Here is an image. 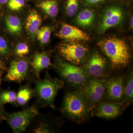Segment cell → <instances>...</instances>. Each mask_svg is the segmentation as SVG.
Returning a JSON list of instances; mask_svg holds the SVG:
<instances>
[{
	"label": "cell",
	"mask_w": 133,
	"mask_h": 133,
	"mask_svg": "<svg viewBox=\"0 0 133 133\" xmlns=\"http://www.w3.org/2000/svg\"><path fill=\"white\" fill-rule=\"evenodd\" d=\"M38 7L51 17L56 16L58 14L57 3L55 0H47L41 3Z\"/></svg>",
	"instance_id": "d6986e66"
},
{
	"label": "cell",
	"mask_w": 133,
	"mask_h": 133,
	"mask_svg": "<svg viewBox=\"0 0 133 133\" xmlns=\"http://www.w3.org/2000/svg\"><path fill=\"white\" fill-rule=\"evenodd\" d=\"M8 0H0V5H4L8 2Z\"/></svg>",
	"instance_id": "f1b7e54d"
},
{
	"label": "cell",
	"mask_w": 133,
	"mask_h": 133,
	"mask_svg": "<svg viewBox=\"0 0 133 133\" xmlns=\"http://www.w3.org/2000/svg\"><path fill=\"white\" fill-rule=\"evenodd\" d=\"M133 17L132 16V17H131V21H130V25H131V28H133Z\"/></svg>",
	"instance_id": "f546056e"
},
{
	"label": "cell",
	"mask_w": 133,
	"mask_h": 133,
	"mask_svg": "<svg viewBox=\"0 0 133 133\" xmlns=\"http://www.w3.org/2000/svg\"><path fill=\"white\" fill-rule=\"evenodd\" d=\"M133 100V74L131 72L125 79L123 102L127 106L132 103Z\"/></svg>",
	"instance_id": "ac0fdd59"
},
{
	"label": "cell",
	"mask_w": 133,
	"mask_h": 133,
	"mask_svg": "<svg viewBox=\"0 0 133 133\" xmlns=\"http://www.w3.org/2000/svg\"><path fill=\"white\" fill-rule=\"evenodd\" d=\"M125 81L123 76H115L106 79L105 97L107 101L123 102Z\"/></svg>",
	"instance_id": "9c48e42d"
},
{
	"label": "cell",
	"mask_w": 133,
	"mask_h": 133,
	"mask_svg": "<svg viewBox=\"0 0 133 133\" xmlns=\"http://www.w3.org/2000/svg\"><path fill=\"white\" fill-rule=\"evenodd\" d=\"M107 79L90 78L79 89L92 111L102 101L105 94Z\"/></svg>",
	"instance_id": "277c9868"
},
{
	"label": "cell",
	"mask_w": 133,
	"mask_h": 133,
	"mask_svg": "<svg viewBox=\"0 0 133 133\" xmlns=\"http://www.w3.org/2000/svg\"><path fill=\"white\" fill-rule=\"evenodd\" d=\"M31 92L29 88H23L20 90L16 95V101L18 104L23 105L30 99Z\"/></svg>",
	"instance_id": "44dd1931"
},
{
	"label": "cell",
	"mask_w": 133,
	"mask_h": 133,
	"mask_svg": "<svg viewBox=\"0 0 133 133\" xmlns=\"http://www.w3.org/2000/svg\"><path fill=\"white\" fill-rule=\"evenodd\" d=\"M7 29L10 33L15 35H18L22 30V24L20 19L14 15L8 16L5 21Z\"/></svg>",
	"instance_id": "e0dca14e"
},
{
	"label": "cell",
	"mask_w": 133,
	"mask_h": 133,
	"mask_svg": "<svg viewBox=\"0 0 133 133\" xmlns=\"http://www.w3.org/2000/svg\"><path fill=\"white\" fill-rule=\"evenodd\" d=\"M2 110L1 106L0 105V115H2Z\"/></svg>",
	"instance_id": "836d02e7"
},
{
	"label": "cell",
	"mask_w": 133,
	"mask_h": 133,
	"mask_svg": "<svg viewBox=\"0 0 133 133\" xmlns=\"http://www.w3.org/2000/svg\"><path fill=\"white\" fill-rule=\"evenodd\" d=\"M16 94L12 91H6L0 94V105L13 103L16 100Z\"/></svg>",
	"instance_id": "7402d4cb"
},
{
	"label": "cell",
	"mask_w": 133,
	"mask_h": 133,
	"mask_svg": "<svg viewBox=\"0 0 133 133\" xmlns=\"http://www.w3.org/2000/svg\"><path fill=\"white\" fill-rule=\"evenodd\" d=\"M8 6L13 11H18L24 6V0H8Z\"/></svg>",
	"instance_id": "d4e9b609"
},
{
	"label": "cell",
	"mask_w": 133,
	"mask_h": 133,
	"mask_svg": "<svg viewBox=\"0 0 133 133\" xmlns=\"http://www.w3.org/2000/svg\"><path fill=\"white\" fill-rule=\"evenodd\" d=\"M127 106L123 102L101 101L94 108V114L99 118L114 119L122 114Z\"/></svg>",
	"instance_id": "30bf717a"
},
{
	"label": "cell",
	"mask_w": 133,
	"mask_h": 133,
	"mask_svg": "<svg viewBox=\"0 0 133 133\" xmlns=\"http://www.w3.org/2000/svg\"><path fill=\"white\" fill-rule=\"evenodd\" d=\"M50 64L49 56L45 52L36 54L31 63L33 70L37 76L42 70L48 68Z\"/></svg>",
	"instance_id": "9a60e30c"
},
{
	"label": "cell",
	"mask_w": 133,
	"mask_h": 133,
	"mask_svg": "<svg viewBox=\"0 0 133 133\" xmlns=\"http://www.w3.org/2000/svg\"><path fill=\"white\" fill-rule=\"evenodd\" d=\"M59 38L69 42L88 41L90 36L81 29L70 24L64 23L56 34Z\"/></svg>",
	"instance_id": "7c38bea8"
},
{
	"label": "cell",
	"mask_w": 133,
	"mask_h": 133,
	"mask_svg": "<svg viewBox=\"0 0 133 133\" xmlns=\"http://www.w3.org/2000/svg\"><path fill=\"white\" fill-rule=\"evenodd\" d=\"M3 120H5V118L3 115H0V121Z\"/></svg>",
	"instance_id": "d6a6232c"
},
{
	"label": "cell",
	"mask_w": 133,
	"mask_h": 133,
	"mask_svg": "<svg viewBox=\"0 0 133 133\" xmlns=\"http://www.w3.org/2000/svg\"><path fill=\"white\" fill-rule=\"evenodd\" d=\"M9 49L6 41L0 36V57H5L9 55Z\"/></svg>",
	"instance_id": "484cf974"
},
{
	"label": "cell",
	"mask_w": 133,
	"mask_h": 133,
	"mask_svg": "<svg viewBox=\"0 0 133 133\" xmlns=\"http://www.w3.org/2000/svg\"><path fill=\"white\" fill-rule=\"evenodd\" d=\"M63 81L48 77L36 84V91L41 100L49 106L54 108V101L58 91L63 87Z\"/></svg>",
	"instance_id": "5b68a950"
},
{
	"label": "cell",
	"mask_w": 133,
	"mask_h": 133,
	"mask_svg": "<svg viewBox=\"0 0 133 133\" xmlns=\"http://www.w3.org/2000/svg\"><path fill=\"white\" fill-rule=\"evenodd\" d=\"M59 55L69 63L75 65L81 64L88 55V48L76 42L62 43L58 47Z\"/></svg>",
	"instance_id": "8992f818"
},
{
	"label": "cell",
	"mask_w": 133,
	"mask_h": 133,
	"mask_svg": "<svg viewBox=\"0 0 133 133\" xmlns=\"http://www.w3.org/2000/svg\"><path fill=\"white\" fill-rule=\"evenodd\" d=\"M4 65L1 61H0V70H2L4 69Z\"/></svg>",
	"instance_id": "4dcf8cb0"
},
{
	"label": "cell",
	"mask_w": 133,
	"mask_h": 133,
	"mask_svg": "<svg viewBox=\"0 0 133 133\" xmlns=\"http://www.w3.org/2000/svg\"><path fill=\"white\" fill-rule=\"evenodd\" d=\"M95 17V13L92 10L89 9H85L77 15L76 23L81 27L89 28L93 24Z\"/></svg>",
	"instance_id": "2e32d148"
},
{
	"label": "cell",
	"mask_w": 133,
	"mask_h": 133,
	"mask_svg": "<svg viewBox=\"0 0 133 133\" xmlns=\"http://www.w3.org/2000/svg\"><path fill=\"white\" fill-rule=\"evenodd\" d=\"M62 110L68 118L78 123H82L87 121L91 111L79 89L66 94Z\"/></svg>",
	"instance_id": "7a4b0ae2"
},
{
	"label": "cell",
	"mask_w": 133,
	"mask_h": 133,
	"mask_svg": "<svg viewBox=\"0 0 133 133\" xmlns=\"http://www.w3.org/2000/svg\"><path fill=\"white\" fill-rule=\"evenodd\" d=\"M2 71H0V85H1V81L2 77Z\"/></svg>",
	"instance_id": "1f68e13d"
},
{
	"label": "cell",
	"mask_w": 133,
	"mask_h": 133,
	"mask_svg": "<svg viewBox=\"0 0 133 133\" xmlns=\"http://www.w3.org/2000/svg\"><path fill=\"white\" fill-rule=\"evenodd\" d=\"M78 0H67L66 6V15L69 17L75 15L78 8Z\"/></svg>",
	"instance_id": "603a6c76"
},
{
	"label": "cell",
	"mask_w": 133,
	"mask_h": 133,
	"mask_svg": "<svg viewBox=\"0 0 133 133\" xmlns=\"http://www.w3.org/2000/svg\"><path fill=\"white\" fill-rule=\"evenodd\" d=\"M51 30L49 26H44L38 29L36 35L38 41L43 44L49 42L51 37Z\"/></svg>",
	"instance_id": "ffe728a7"
},
{
	"label": "cell",
	"mask_w": 133,
	"mask_h": 133,
	"mask_svg": "<svg viewBox=\"0 0 133 133\" xmlns=\"http://www.w3.org/2000/svg\"><path fill=\"white\" fill-rule=\"evenodd\" d=\"M28 63L24 59L15 60L10 64L5 78L10 81L21 82L26 77Z\"/></svg>",
	"instance_id": "4fadbf2b"
},
{
	"label": "cell",
	"mask_w": 133,
	"mask_h": 133,
	"mask_svg": "<svg viewBox=\"0 0 133 133\" xmlns=\"http://www.w3.org/2000/svg\"><path fill=\"white\" fill-rule=\"evenodd\" d=\"M107 62L99 52L94 53L83 67L90 78H105L106 76Z\"/></svg>",
	"instance_id": "ba28073f"
},
{
	"label": "cell",
	"mask_w": 133,
	"mask_h": 133,
	"mask_svg": "<svg viewBox=\"0 0 133 133\" xmlns=\"http://www.w3.org/2000/svg\"><path fill=\"white\" fill-rule=\"evenodd\" d=\"M15 52L17 56L20 57H22L29 54V49L28 46L26 44L20 43L16 45Z\"/></svg>",
	"instance_id": "cb8c5ba5"
},
{
	"label": "cell",
	"mask_w": 133,
	"mask_h": 133,
	"mask_svg": "<svg viewBox=\"0 0 133 133\" xmlns=\"http://www.w3.org/2000/svg\"><path fill=\"white\" fill-rule=\"evenodd\" d=\"M50 131L49 128L48 126L45 125L41 126L38 128L36 129L35 132L37 133H48Z\"/></svg>",
	"instance_id": "4316f807"
},
{
	"label": "cell",
	"mask_w": 133,
	"mask_h": 133,
	"mask_svg": "<svg viewBox=\"0 0 133 133\" xmlns=\"http://www.w3.org/2000/svg\"><path fill=\"white\" fill-rule=\"evenodd\" d=\"M42 22V17L36 10H33L29 14L26 19V29L31 38L35 37Z\"/></svg>",
	"instance_id": "5bb4252c"
},
{
	"label": "cell",
	"mask_w": 133,
	"mask_h": 133,
	"mask_svg": "<svg viewBox=\"0 0 133 133\" xmlns=\"http://www.w3.org/2000/svg\"><path fill=\"white\" fill-rule=\"evenodd\" d=\"M56 68L60 76L68 84L75 89H80L90 78L83 67H78L61 59L57 60Z\"/></svg>",
	"instance_id": "3957f363"
},
{
	"label": "cell",
	"mask_w": 133,
	"mask_h": 133,
	"mask_svg": "<svg viewBox=\"0 0 133 133\" xmlns=\"http://www.w3.org/2000/svg\"><path fill=\"white\" fill-rule=\"evenodd\" d=\"M105 0H85L87 3L89 5H94L104 2Z\"/></svg>",
	"instance_id": "83f0119b"
},
{
	"label": "cell",
	"mask_w": 133,
	"mask_h": 133,
	"mask_svg": "<svg viewBox=\"0 0 133 133\" xmlns=\"http://www.w3.org/2000/svg\"><path fill=\"white\" fill-rule=\"evenodd\" d=\"M38 114L36 108L31 107L4 116L14 132L20 133L25 131Z\"/></svg>",
	"instance_id": "52a82bcc"
},
{
	"label": "cell",
	"mask_w": 133,
	"mask_h": 133,
	"mask_svg": "<svg viewBox=\"0 0 133 133\" xmlns=\"http://www.w3.org/2000/svg\"><path fill=\"white\" fill-rule=\"evenodd\" d=\"M123 18V13L120 8L111 7L105 11L99 28L100 32L104 33L107 30L119 24Z\"/></svg>",
	"instance_id": "8fae6325"
},
{
	"label": "cell",
	"mask_w": 133,
	"mask_h": 133,
	"mask_svg": "<svg viewBox=\"0 0 133 133\" xmlns=\"http://www.w3.org/2000/svg\"><path fill=\"white\" fill-rule=\"evenodd\" d=\"M98 45L108 58L114 69L125 68L130 63L131 50L124 40L115 37H109L100 41Z\"/></svg>",
	"instance_id": "6da1fadb"
}]
</instances>
